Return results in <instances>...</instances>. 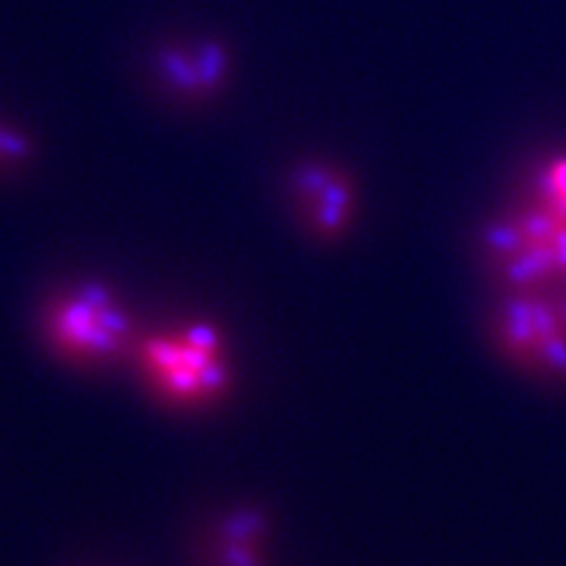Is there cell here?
Returning <instances> with one entry per match:
<instances>
[{
	"mask_svg": "<svg viewBox=\"0 0 566 566\" xmlns=\"http://www.w3.org/2000/svg\"><path fill=\"white\" fill-rule=\"evenodd\" d=\"M283 203L309 241L338 246L364 217V187L350 166L314 154L295 161L283 177Z\"/></svg>",
	"mask_w": 566,
	"mask_h": 566,
	"instance_id": "cell-5",
	"label": "cell"
},
{
	"mask_svg": "<svg viewBox=\"0 0 566 566\" xmlns=\"http://www.w3.org/2000/svg\"><path fill=\"white\" fill-rule=\"evenodd\" d=\"M210 566H272V522L267 512L241 505L222 515L210 538Z\"/></svg>",
	"mask_w": 566,
	"mask_h": 566,
	"instance_id": "cell-7",
	"label": "cell"
},
{
	"mask_svg": "<svg viewBox=\"0 0 566 566\" xmlns=\"http://www.w3.org/2000/svg\"><path fill=\"white\" fill-rule=\"evenodd\" d=\"M34 154L29 137L0 121V170H17Z\"/></svg>",
	"mask_w": 566,
	"mask_h": 566,
	"instance_id": "cell-8",
	"label": "cell"
},
{
	"mask_svg": "<svg viewBox=\"0 0 566 566\" xmlns=\"http://www.w3.org/2000/svg\"><path fill=\"white\" fill-rule=\"evenodd\" d=\"M133 357L151 397L177 411H203L232 390L229 342L210 321H180L137 338Z\"/></svg>",
	"mask_w": 566,
	"mask_h": 566,
	"instance_id": "cell-2",
	"label": "cell"
},
{
	"mask_svg": "<svg viewBox=\"0 0 566 566\" xmlns=\"http://www.w3.org/2000/svg\"><path fill=\"white\" fill-rule=\"evenodd\" d=\"M548 300L552 302V305L557 307V312L562 314L564 321H566V288H564V291L559 293V295H555V298H548Z\"/></svg>",
	"mask_w": 566,
	"mask_h": 566,
	"instance_id": "cell-9",
	"label": "cell"
},
{
	"mask_svg": "<svg viewBox=\"0 0 566 566\" xmlns=\"http://www.w3.org/2000/svg\"><path fill=\"white\" fill-rule=\"evenodd\" d=\"M486 338L510 368L533 383L566 390V321L548 298L491 295Z\"/></svg>",
	"mask_w": 566,
	"mask_h": 566,
	"instance_id": "cell-4",
	"label": "cell"
},
{
	"mask_svg": "<svg viewBox=\"0 0 566 566\" xmlns=\"http://www.w3.org/2000/svg\"><path fill=\"white\" fill-rule=\"evenodd\" d=\"M491 295L555 298L566 288V142L531 151L477 229Z\"/></svg>",
	"mask_w": 566,
	"mask_h": 566,
	"instance_id": "cell-1",
	"label": "cell"
},
{
	"mask_svg": "<svg viewBox=\"0 0 566 566\" xmlns=\"http://www.w3.org/2000/svg\"><path fill=\"white\" fill-rule=\"evenodd\" d=\"M151 76L170 100L208 102L225 90L232 76V52L215 38L163 43L151 59Z\"/></svg>",
	"mask_w": 566,
	"mask_h": 566,
	"instance_id": "cell-6",
	"label": "cell"
},
{
	"mask_svg": "<svg viewBox=\"0 0 566 566\" xmlns=\"http://www.w3.org/2000/svg\"><path fill=\"white\" fill-rule=\"evenodd\" d=\"M41 333L59 359L83 368H102L133 354V317L118 295L102 283L62 288L45 302Z\"/></svg>",
	"mask_w": 566,
	"mask_h": 566,
	"instance_id": "cell-3",
	"label": "cell"
}]
</instances>
